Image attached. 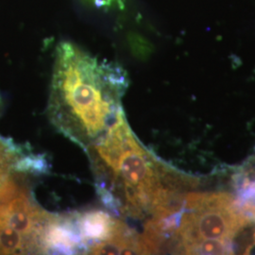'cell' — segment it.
<instances>
[{
	"label": "cell",
	"mask_w": 255,
	"mask_h": 255,
	"mask_svg": "<svg viewBox=\"0 0 255 255\" xmlns=\"http://www.w3.org/2000/svg\"><path fill=\"white\" fill-rule=\"evenodd\" d=\"M127 77L118 64L101 62L64 42L57 48L48 116L64 136L85 150L104 136L123 112Z\"/></svg>",
	"instance_id": "obj_1"
},
{
	"label": "cell",
	"mask_w": 255,
	"mask_h": 255,
	"mask_svg": "<svg viewBox=\"0 0 255 255\" xmlns=\"http://www.w3.org/2000/svg\"><path fill=\"white\" fill-rule=\"evenodd\" d=\"M102 203L115 215L142 219L175 188L163 164L141 146L124 112L104 136L86 149Z\"/></svg>",
	"instance_id": "obj_2"
},
{
	"label": "cell",
	"mask_w": 255,
	"mask_h": 255,
	"mask_svg": "<svg viewBox=\"0 0 255 255\" xmlns=\"http://www.w3.org/2000/svg\"><path fill=\"white\" fill-rule=\"evenodd\" d=\"M183 207L186 211L182 213L175 235V248L182 254L202 240L232 241L251 221L227 193H188L184 195Z\"/></svg>",
	"instance_id": "obj_3"
},
{
	"label": "cell",
	"mask_w": 255,
	"mask_h": 255,
	"mask_svg": "<svg viewBox=\"0 0 255 255\" xmlns=\"http://www.w3.org/2000/svg\"><path fill=\"white\" fill-rule=\"evenodd\" d=\"M44 255L84 254L75 213L49 214L43 237Z\"/></svg>",
	"instance_id": "obj_4"
},
{
	"label": "cell",
	"mask_w": 255,
	"mask_h": 255,
	"mask_svg": "<svg viewBox=\"0 0 255 255\" xmlns=\"http://www.w3.org/2000/svg\"><path fill=\"white\" fill-rule=\"evenodd\" d=\"M185 255H231L233 249L231 240L206 239L187 247Z\"/></svg>",
	"instance_id": "obj_5"
},
{
	"label": "cell",
	"mask_w": 255,
	"mask_h": 255,
	"mask_svg": "<svg viewBox=\"0 0 255 255\" xmlns=\"http://www.w3.org/2000/svg\"><path fill=\"white\" fill-rule=\"evenodd\" d=\"M96 5H102V6H105V5H108L111 4L113 1L115 0H92Z\"/></svg>",
	"instance_id": "obj_6"
},
{
	"label": "cell",
	"mask_w": 255,
	"mask_h": 255,
	"mask_svg": "<svg viewBox=\"0 0 255 255\" xmlns=\"http://www.w3.org/2000/svg\"></svg>",
	"instance_id": "obj_7"
}]
</instances>
